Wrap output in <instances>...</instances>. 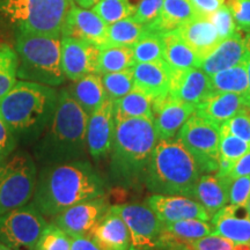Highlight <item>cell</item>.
<instances>
[{"instance_id":"cell-1","label":"cell","mask_w":250,"mask_h":250,"mask_svg":"<svg viewBox=\"0 0 250 250\" xmlns=\"http://www.w3.org/2000/svg\"><path fill=\"white\" fill-rule=\"evenodd\" d=\"M105 195V183L88 161L74 160L43 167L31 204L45 218L54 219L78 203Z\"/></svg>"},{"instance_id":"cell-2","label":"cell","mask_w":250,"mask_h":250,"mask_svg":"<svg viewBox=\"0 0 250 250\" xmlns=\"http://www.w3.org/2000/svg\"><path fill=\"white\" fill-rule=\"evenodd\" d=\"M87 122L88 114L67 88L59 90L54 116L34 146L36 160L49 166L83 159L87 151Z\"/></svg>"},{"instance_id":"cell-3","label":"cell","mask_w":250,"mask_h":250,"mask_svg":"<svg viewBox=\"0 0 250 250\" xmlns=\"http://www.w3.org/2000/svg\"><path fill=\"white\" fill-rule=\"evenodd\" d=\"M156 143L153 118L137 117L116 122L109 165L112 182L125 189L142 187Z\"/></svg>"},{"instance_id":"cell-4","label":"cell","mask_w":250,"mask_h":250,"mask_svg":"<svg viewBox=\"0 0 250 250\" xmlns=\"http://www.w3.org/2000/svg\"><path fill=\"white\" fill-rule=\"evenodd\" d=\"M58 92L52 86L17 81L0 99V117L13 132L18 143H35L51 121Z\"/></svg>"},{"instance_id":"cell-5","label":"cell","mask_w":250,"mask_h":250,"mask_svg":"<svg viewBox=\"0 0 250 250\" xmlns=\"http://www.w3.org/2000/svg\"><path fill=\"white\" fill-rule=\"evenodd\" d=\"M201 175L195 159L179 140H158L144 186L153 193L191 198L192 190Z\"/></svg>"},{"instance_id":"cell-6","label":"cell","mask_w":250,"mask_h":250,"mask_svg":"<svg viewBox=\"0 0 250 250\" xmlns=\"http://www.w3.org/2000/svg\"><path fill=\"white\" fill-rule=\"evenodd\" d=\"M61 41L59 36L18 30V78L52 87L62 85L66 78L62 70Z\"/></svg>"},{"instance_id":"cell-7","label":"cell","mask_w":250,"mask_h":250,"mask_svg":"<svg viewBox=\"0 0 250 250\" xmlns=\"http://www.w3.org/2000/svg\"><path fill=\"white\" fill-rule=\"evenodd\" d=\"M71 0H0V8L18 30L62 37Z\"/></svg>"},{"instance_id":"cell-8","label":"cell","mask_w":250,"mask_h":250,"mask_svg":"<svg viewBox=\"0 0 250 250\" xmlns=\"http://www.w3.org/2000/svg\"><path fill=\"white\" fill-rule=\"evenodd\" d=\"M36 182V164L28 153H12L0 161V215L28 204Z\"/></svg>"},{"instance_id":"cell-9","label":"cell","mask_w":250,"mask_h":250,"mask_svg":"<svg viewBox=\"0 0 250 250\" xmlns=\"http://www.w3.org/2000/svg\"><path fill=\"white\" fill-rule=\"evenodd\" d=\"M176 139L192 155L202 174L217 173L220 126L195 111L181 127Z\"/></svg>"},{"instance_id":"cell-10","label":"cell","mask_w":250,"mask_h":250,"mask_svg":"<svg viewBox=\"0 0 250 250\" xmlns=\"http://www.w3.org/2000/svg\"><path fill=\"white\" fill-rule=\"evenodd\" d=\"M48 225L31 203L0 215V242L13 250H35Z\"/></svg>"},{"instance_id":"cell-11","label":"cell","mask_w":250,"mask_h":250,"mask_svg":"<svg viewBox=\"0 0 250 250\" xmlns=\"http://www.w3.org/2000/svg\"><path fill=\"white\" fill-rule=\"evenodd\" d=\"M111 208L121 215L130 233V250H158L164 223L146 204H117Z\"/></svg>"},{"instance_id":"cell-12","label":"cell","mask_w":250,"mask_h":250,"mask_svg":"<svg viewBox=\"0 0 250 250\" xmlns=\"http://www.w3.org/2000/svg\"><path fill=\"white\" fill-rule=\"evenodd\" d=\"M110 208L105 197L81 202L71 206L54 218V223L67 235L73 237H90L94 228L104 217Z\"/></svg>"},{"instance_id":"cell-13","label":"cell","mask_w":250,"mask_h":250,"mask_svg":"<svg viewBox=\"0 0 250 250\" xmlns=\"http://www.w3.org/2000/svg\"><path fill=\"white\" fill-rule=\"evenodd\" d=\"M108 24L95 12L81 8L71 0L62 29V37H72L92 43L99 49L107 46Z\"/></svg>"},{"instance_id":"cell-14","label":"cell","mask_w":250,"mask_h":250,"mask_svg":"<svg viewBox=\"0 0 250 250\" xmlns=\"http://www.w3.org/2000/svg\"><path fill=\"white\" fill-rule=\"evenodd\" d=\"M114 101L107 99L87 122V151L95 161L104 159L110 153L115 133Z\"/></svg>"},{"instance_id":"cell-15","label":"cell","mask_w":250,"mask_h":250,"mask_svg":"<svg viewBox=\"0 0 250 250\" xmlns=\"http://www.w3.org/2000/svg\"><path fill=\"white\" fill-rule=\"evenodd\" d=\"M62 70L66 79L77 81L96 73L100 49L92 43L72 37H62Z\"/></svg>"},{"instance_id":"cell-16","label":"cell","mask_w":250,"mask_h":250,"mask_svg":"<svg viewBox=\"0 0 250 250\" xmlns=\"http://www.w3.org/2000/svg\"><path fill=\"white\" fill-rule=\"evenodd\" d=\"M145 204L154 212L164 224L186 219H198L208 221L211 215L195 199L181 195H164L152 193L146 198Z\"/></svg>"},{"instance_id":"cell-17","label":"cell","mask_w":250,"mask_h":250,"mask_svg":"<svg viewBox=\"0 0 250 250\" xmlns=\"http://www.w3.org/2000/svg\"><path fill=\"white\" fill-rule=\"evenodd\" d=\"M195 111V105L180 101L169 94L153 101V122L158 140L174 138Z\"/></svg>"},{"instance_id":"cell-18","label":"cell","mask_w":250,"mask_h":250,"mask_svg":"<svg viewBox=\"0 0 250 250\" xmlns=\"http://www.w3.org/2000/svg\"><path fill=\"white\" fill-rule=\"evenodd\" d=\"M212 92L210 76L202 68L170 70L169 95L173 98L197 107Z\"/></svg>"},{"instance_id":"cell-19","label":"cell","mask_w":250,"mask_h":250,"mask_svg":"<svg viewBox=\"0 0 250 250\" xmlns=\"http://www.w3.org/2000/svg\"><path fill=\"white\" fill-rule=\"evenodd\" d=\"M134 88L152 99L166 98L169 94L170 70L164 59L151 62H137L132 67Z\"/></svg>"},{"instance_id":"cell-20","label":"cell","mask_w":250,"mask_h":250,"mask_svg":"<svg viewBox=\"0 0 250 250\" xmlns=\"http://www.w3.org/2000/svg\"><path fill=\"white\" fill-rule=\"evenodd\" d=\"M175 31L202 61L208 57L223 41L208 17L202 15H196Z\"/></svg>"},{"instance_id":"cell-21","label":"cell","mask_w":250,"mask_h":250,"mask_svg":"<svg viewBox=\"0 0 250 250\" xmlns=\"http://www.w3.org/2000/svg\"><path fill=\"white\" fill-rule=\"evenodd\" d=\"M241 62H246V45L243 31L239 29L232 36L221 41L217 48L203 59L199 68L212 76L219 71L235 66Z\"/></svg>"},{"instance_id":"cell-22","label":"cell","mask_w":250,"mask_h":250,"mask_svg":"<svg viewBox=\"0 0 250 250\" xmlns=\"http://www.w3.org/2000/svg\"><path fill=\"white\" fill-rule=\"evenodd\" d=\"M246 107V100L241 94L212 92L197 105L196 114L221 126Z\"/></svg>"},{"instance_id":"cell-23","label":"cell","mask_w":250,"mask_h":250,"mask_svg":"<svg viewBox=\"0 0 250 250\" xmlns=\"http://www.w3.org/2000/svg\"><path fill=\"white\" fill-rule=\"evenodd\" d=\"M92 239L102 250H130V233L120 214L109 208L92 233Z\"/></svg>"},{"instance_id":"cell-24","label":"cell","mask_w":250,"mask_h":250,"mask_svg":"<svg viewBox=\"0 0 250 250\" xmlns=\"http://www.w3.org/2000/svg\"><path fill=\"white\" fill-rule=\"evenodd\" d=\"M229 179H217L215 175L202 174L192 190L191 198L195 199L212 215L227 205Z\"/></svg>"},{"instance_id":"cell-25","label":"cell","mask_w":250,"mask_h":250,"mask_svg":"<svg viewBox=\"0 0 250 250\" xmlns=\"http://www.w3.org/2000/svg\"><path fill=\"white\" fill-rule=\"evenodd\" d=\"M240 206L226 205L217 213L212 215L211 225H213L214 235L226 237L236 243L250 245V219L247 217L239 218L237 212Z\"/></svg>"},{"instance_id":"cell-26","label":"cell","mask_w":250,"mask_h":250,"mask_svg":"<svg viewBox=\"0 0 250 250\" xmlns=\"http://www.w3.org/2000/svg\"><path fill=\"white\" fill-rule=\"evenodd\" d=\"M196 15L195 8L189 0H164L159 17L146 27L153 33L165 34L176 30Z\"/></svg>"},{"instance_id":"cell-27","label":"cell","mask_w":250,"mask_h":250,"mask_svg":"<svg viewBox=\"0 0 250 250\" xmlns=\"http://www.w3.org/2000/svg\"><path fill=\"white\" fill-rule=\"evenodd\" d=\"M72 83H73L67 87L68 93L88 116L108 99L103 87L102 77L98 73L89 74Z\"/></svg>"},{"instance_id":"cell-28","label":"cell","mask_w":250,"mask_h":250,"mask_svg":"<svg viewBox=\"0 0 250 250\" xmlns=\"http://www.w3.org/2000/svg\"><path fill=\"white\" fill-rule=\"evenodd\" d=\"M164 61L170 70H188L199 67L202 59L187 44L176 31L162 34Z\"/></svg>"},{"instance_id":"cell-29","label":"cell","mask_w":250,"mask_h":250,"mask_svg":"<svg viewBox=\"0 0 250 250\" xmlns=\"http://www.w3.org/2000/svg\"><path fill=\"white\" fill-rule=\"evenodd\" d=\"M153 118V101L146 94L133 88L129 94L114 101L115 123L129 118Z\"/></svg>"},{"instance_id":"cell-30","label":"cell","mask_w":250,"mask_h":250,"mask_svg":"<svg viewBox=\"0 0 250 250\" xmlns=\"http://www.w3.org/2000/svg\"><path fill=\"white\" fill-rule=\"evenodd\" d=\"M210 80L213 92L236 93L245 96L249 87L247 62H241L235 66L212 74Z\"/></svg>"},{"instance_id":"cell-31","label":"cell","mask_w":250,"mask_h":250,"mask_svg":"<svg viewBox=\"0 0 250 250\" xmlns=\"http://www.w3.org/2000/svg\"><path fill=\"white\" fill-rule=\"evenodd\" d=\"M133 65L132 46L108 45L100 49L96 73L102 76L105 73L124 71Z\"/></svg>"},{"instance_id":"cell-32","label":"cell","mask_w":250,"mask_h":250,"mask_svg":"<svg viewBox=\"0 0 250 250\" xmlns=\"http://www.w3.org/2000/svg\"><path fill=\"white\" fill-rule=\"evenodd\" d=\"M146 33H148V29L145 24L137 22L132 17L125 18L108 26L107 46H132Z\"/></svg>"},{"instance_id":"cell-33","label":"cell","mask_w":250,"mask_h":250,"mask_svg":"<svg viewBox=\"0 0 250 250\" xmlns=\"http://www.w3.org/2000/svg\"><path fill=\"white\" fill-rule=\"evenodd\" d=\"M133 61L137 62H151L164 59V40L162 34L146 33L138 42L132 45Z\"/></svg>"},{"instance_id":"cell-34","label":"cell","mask_w":250,"mask_h":250,"mask_svg":"<svg viewBox=\"0 0 250 250\" xmlns=\"http://www.w3.org/2000/svg\"><path fill=\"white\" fill-rule=\"evenodd\" d=\"M164 230L170 235L187 240V241L201 239L213 233L211 224H208V221L198 220V219H186V220L164 224Z\"/></svg>"},{"instance_id":"cell-35","label":"cell","mask_w":250,"mask_h":250,"mask_svg":"<svg viewBox=\"0 0 250 250\" xmlns=\"http://www.w3.org/2000/svg\"><path fill=\"white\" fill-rule=\"evenodd\" d=\"M17 79V52L7 44H0V99L13 88Z\"/></svg>"},{"instance_id":"cell-36","label":"cell","mask_w":250,"mask_h":250,"mask_svg":"<svg viewBox=\"0 0 250 250\" xmlns=\"http://www.w3.org/2000/svg\"><path fill=\"white\" fill-rule=\"evenodd\" d=\"M102 83L104 87L107 98L116 101L129 94L134 88L133 74L131 68L127 70L112 72L102 74Z\"/></svg>"},{"instance_id":"cell-37","label":"cell","mask_w":250,"mask_h":250,"mask_svg":"<svg viewBox=\"0 0 250 250\" xmlns=\"http://www.w3.org/2000/svg\"><path fill=\"white\" fill-rule=\"evenodd\" d=\"M92 9L108 26L134 13L130 0H99Z\"/></svg>"},{"instance_id":"cell-38","label":"cell","mask_w":250,"mask_h":250,"mask_svg":"<svg viewBox=\"0 0 250 250\" xmlns=\"http://www.w3.org/2000/svg\"><path fill=\"white\" fill-rule=\"evenodd\" d=\"M72 237L55 223L48 224L41 234L35 250H71Z\"/></svg>"},{"instance_id":"cell-39","label":"cell","mask_w":250,"mask_h":250,"mask_svg":"<svg viewBox=\"0 0 250 250\" xmlns=\"http://www.w3.org/2000/svg\"><path fill=\"white\" fill-rule=\"evenodd\" d=\"M250 151V143L229 132L227 126L223 124L220 126V145H219V156L237 161L242 155Z\"/></svg>"},{"instance_id":"cell-40","label":"cell","mask_w":250,"mask_h":250,"mask_svg":"<svg viewBox=\"0 0 250 250\" xmlns=\"http://www.w3.org/2000/svg\"><path fill=\"white\" fill-rule=\"evenodd\" d=\"M187 245L191 250H250L248 243H236L226 237L210 235L201 237V239L189 240Z\"/></svg>"},{"instance_id":"cell-41","label":"cell","mask_w":250,"mask_h":250,"mask_svg":"<svg viewBox=\"0 0 250 250\" xmlns=\"http://www.w3.org/2000/svg\"><path fill=\"white\" fill-rule=\"evenodd\" d=\"M133 6L132 18L137 22L148 26L159 17L164 0H130Z\"/></svg>"},{"instance_id":"cell-42","label":"cell","mask_w":250,"mask_h":250,"mask_svg":"<svg viewBox=\"0 0 250 250\" xmlns=\"http://www.w3.org/2000/svg\"><path fill=\"white\" fill-rule=\"evenodd\" d=\"M208 19L214 24L215 29L218 30V34L221 40L232 36L233 34H235L239 30L232 12H230L227 5L220 6L213 14L208 17Z\"/></svg>"},{"instance_id":"cell-43","label":"cell","mask_w":250,"mask_h":250,"mask_svg":"<svg viewBox=\"0 0 250 250\" xmlns=\"http://www.w3.org/2000/svg\"><path fill=\"white\" fill-rule=\"evenodd\" d=\"M250 197V175L229 179L228 183V203L230 205L245 208Z\"/></svg>"},{"instance_id":"cell-44","label":"cell","mask_w":250,"mask_h":250,"mask_svg":"<svg viewBox=\"0 0 250 250\" xmlns=\"http://www.w3.org/2000/svg\"><path fill=\"white\" fill-rule=\"evenodd\" d=\"M224 124L234 136L250 143V108L242 109L239 114Z\"/></svg>"},{"instance_id":"cell-45","label":"cell","mask_w":250,"mask_h":250,"mask_svg":"<svg viewBox=\"0 0 250 250\" xmlns=\"http://www.w3.org/2000/svg\"><path fill=\"white\" fill-rule=\"evenodd\" d=\"M226 5L232 12L237 29L250 30V0H227Z\"/></svg>"},{"instance_id":"cell-46","label":"cell","mask_w":250,"mask_h":250,"mask_svg":"<svg viewBox=\"0 0 250 250\" xmlns=\"http://www.w3.org/2000/svg\"><path fill=\"white\" fill-rule=\"evenodd\" d=\"M18 140L15 136L0 117V161L8 158L17 148Z\"/></svg>"},{"instance_id":"cell-47","label":"cell","mask_w":250,"mask_h":250,"mask_svg":"<svg viewBox=\"0 0 250 250\" xmlns=\"http://www.w3.org/2000/svg\"><path fill=\"white\" fill-rule=\"evenodd\" d=\"M195 8L197 15L210 17L220 6L224 5L225 0H189Z\"/></svg>"},{"instance_id":"cell-48","label":"cell","mask_w":250,"mask_h":250,"mask_svg":"<svg viewBox=\"0 0 250 250\" xmlns=\"http://www.w3.org/2000/svg\"><path fill=\"white\" fill-rule=\"evenodd\" d=\"M158 250H191L187 245V240L175 237L162 229Z\"/></svg>"},{"instance_id":"cell-49","label":"cell","mask_w":250,"mask_h":250,"mask_svg":"<svg viewBox=\"0 0 250 250\" xmlns=\"http://www.w3.org/2000/svg\"><path fill=\"white\" fill-rule=\"evenodd\" d=\"M250 175V151L242 155L234 165L232 171L228 175V179H236L241 176H249Z\"/></svg>"},{"instance_id":"cell-50","label":"cell","mask_w":250,"mask_h":250,"mask_svg":"<svg viewBox=\"0 0 250 250\" xmlns=\"http://www.w3.org/2000/svg\"><path fill=\"white\" fill-rule=\"evenodd\" d=\"M71 250H102L92 237H73Z\"/></svg>"},{"instance_id":"cell-51","label":"cell","mask_w":250,"mask_h":250,"mask_svg":"<svg viewBox=\"0 0 250 250\" xmlns=\"http://www.w3.org/2000/svg\"><path fill=\"white\" fill-rule=\"evenodd\" d=\"M245 35V45H246V62H247V68H248V78H249V87L248 92L243 96L246 100V105L250 108V30L243 31Z\"/></svg>"},{"instance_id":"cell-52","label":"cell","mask_w":250,"mask_h":250,"mask_svg":"<svg viewBox=\"0 0 250 250\" xmlns=\"http://www.w3.org/2000/svg\"><path fill=\"white\" fill-rule=\"evenodd\" d=\"M72 1L81 8L89 9V8H93L99 0H72Z\"/></svg>"},{"instance_id":"cell-53","label":"cell","mask_w":250,"mask_h":250,"mask_svg":"<svg viewBox=\"0 0 250 250\" xmlns=\"http://www.w3.org/2000/svg\"><path fill=\"white\" fill-rule=\"evenodd\" d=\"M245 211H246V215L250 219V197L248 199V202H247V204L245 206Z\"/></svg>"},{"instance_id":"cell-54","label":"cell","mask_w":250,"mask_h":250,"mask_svg":"<svg viewBox=\"0 0 250 250\" xmlns=\"http://www.w3.org/2000/svg\"><path fill=\"white\" fill-rule=\"evenodd\" d=\"M0 250H13V249H11V248H9V247L5 246L4 243L0 242Z\"/></svg>"}]
</instances>
